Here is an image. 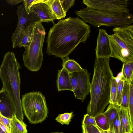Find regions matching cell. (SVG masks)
Here are the masks:
<instances>
[{
    "mask_svg": "<svg viewBox=\"0 0 133 133\" xmlns=\"http://www.w3.org/2000/svg\"><path fill=\"white\" fill-rule=\"evenodd\" d=\"M97 126L102 130L108 131L110 129V125L108 119L103 113L95 117Z\"/></svg>",
    "mask_w": 133,
    "mask_h": 133,
    "instance_id": "cell-23",
    "label": "cell"
},
{
    "mask_svg": "<svg viewBox=\"0 0 133 133\" xmlns=\"http://www.w3.org/2000/svg\"><path fill=\"white\" fill-rule=\"evenodd\" d=\"M108 35L105 30L99 29L95 49L96 57L110 58L111 57V50Z\"/></svg>",
    "mask_w": 133,
    "mask_h": 133,
    "instance_id": "cell-12",
    "label": "cell"
},
{
    "mask_svg": "<svg viewBox=\"0 0 133 133\" xmlns=\"http://www.w3.org/2000/svg\"><path fill=\"white\" fill-rule=\"evenodd\" d=\"M24 0H7L6 1L9 4L14 5L17 4L19 3L23 2Z\"/></svg>",
    "mask_w": 133,
    "mask_h": 133,
    "instance_id": "cell-34",
    "label": "cell"
},
{
    "mask_svg": "<svg viewBox=\"0 0 133 133\" xmlns=\"http://www.w3.org/2000/svg\"><path fill=\"white\" fill-rule=\"evenodd\" d=\"M108 35L111 50V57L123 64L133 62V25L116 27Z\"/></svg>",
    "mask_w": 133,
    "mask_h": 133,
    "instance_id": "cell-4",
    "label": "cell"
},
{
    "mask_svg": "<svg viewBox=\"0 0 133 133\" xmlns=\"http://www.w3.org/2000/svg\"><path fill=\"white\" fill-rule=\"evenodd\" d=\"M74 116L73 112H66L59 114L56 118L55 120L62 125H69L71 121Z\"/></svg>",
    "mask_w": 133,
    "mask_h": 133,
    "instance_id": "cell-25",
    "label": "cell"
},
{
    "mask_svg": "<svg viewBox=\"0 0 133 133\" xmlns=\"http://www.w3.org/2000/svg\"><path fill=\"white\" fill-rule=\"evenodd\" d=\"M26 127L23 121L18 119L15 115L11 119L10 133H27Z\"/></svg>",
    "mask_w": 133,
    "mask_h": 133,
    "instance_id": "cell-17",
    "label": "cell"
},
{
    "mask_svg": "<svg viewBox=\"0 0 133 133\" xmlns=\"http://www.w3.org/2000/svg\"><path fill=\"white\" fill-rule=\"evenodd\" d=\"M121 72L124 79L133 83V62L123 64Z\"/></svg>",
    "mask_w": 133,
    "mask_h": 133,
    "instance_id": "cell-19",
    "label": "cell"
},
{
    "mask_svg": "<svg viewBox=\"0 0 133 133\" xmlns=\"http://www.w3.org/2000/svg\"><path fill=\"white\" fill-rule=\"evenodd\" d=\"M109 104L106 111L103 113L108 119L110 127L112 124L113 120L118 113L119 107H117L112 104Z\"/></svg>",
    "mask_w": 133,
    "mask_h": 133,
    "instance_id": "cell-21",
    "label": "cell"
},
{
    "mask_svg": "<svg viewBox=\"0 0 133 133\" xmlns=\"http://www.w3.org/2000/svg\"><path fill=\"white\" fill-rule=\"evenodd\" d=\"M128 0H83L87 7L119 15L130 13Z\"/></svg>",
    "mask_w": 133,
    "mask_h": 133,
    "instance_id": "cell-9",
    "label": "cell"
},
{
    "mask_svg": "<svg viewBox=\"0 0 133 133\" xmlns=\"http://www.w3.org/2000/svg\"><path fill=\"white\" fill-rule=\"evenodd\" d=\"M110 58H96L94 73L90 83V101L87 112L94 117L102 114L110 103L111 82L113 76L109 64Z\"/></svg>",
    "mask_w": 133,
    "mask_h": 133,
    "instance_id": "cell-2",
    "label": "cell"
},
{
    "mask_svg": "<svg viewBox=\"0 0 133 133\" xmlns=\"http://www.w3.org/2000/svg\"><path fill=\"white\" fill-rule=\"evenodd\" d=\"M0 116H2L1 114L0 113Z\"/></svg>",
    "mask_w": 133,
    "mask_h": 133,
    "instance_id": "cell-40",
    "label": "cell"
},
{
    "mask_svg": "<svg viewBox=\"0 0 133 133\" xmlns=\"http://www.w3.org/2000/svg\"><path fill=\"white\" fill-rule=\"evenodd\" d=\"M0 128L5 133H10L7 128L4 125L0 122Z\"/></svg>",
    "mask_w": 133,
    "mask_h": 133,
    "instance_id": "cell-35",
    "label": "cell"
},
{
    "mask_svg": "<svg viewBox=\"0 0 133 133\" xmlns=\"http://www.w3.org/2000/svg\"><path fill=\"white\" fill-rule=\"evenodd\" d=\"M85 23L93 26H101L119 27L131 25L133 23V16L131 14H117L87 7L75 12Z\"/></svg>",
    "mask_w": 133,
    "mask_h": 133,
    "instance_id": "cell-5",
    "label": "cell"
},
{
    "mask_svg": "<svg viewBox=\"0 0 133 133\" xmlns=\"http://www.w3.org/2000/svg\"><path fill=\"white\" fill-rule=\"evenodd\" d=\"M20 65L15 54L8 51L4 54L0 66V78L3 87L13 103L16 117L23 121L24 115L20 95Z\"/></svg>",
    "mask_w": 133,
    "mask_h": 133,
    "instance_id": "cell-3",
    "label": "cell"
},
{
    "mask_svg": "<svg viewBox=\"0 0 133 133\" xmlns=\"http://www.w3.org/2000/svg\"><path fill=\"white\" fill-rule=\"evenodd\" d=\"M128 108L131 122L133 124V83H129V96Z\"/></svg>",
    "mask_w": 133,
    "mask_h": 133,
    "instance_id": "cell-27",
    "label": "cell"
},
{
    "mask_svg": "<svg viewBox=\"0 0 133 133\" xmlns=\"http://www.w3.org/2000/svg\"><path fill=\"white\" fill-rule=\"evenodd\" d=\"M11 119L0 116V122L5 126L10 132L11 130Z\"/></svg>",
    "mask_w": 133,
    "mask_h": 133,
    "instance_id": "cell-32",
    "label": "cell"
},
{
    "mask_svg": "<svg viewBox=\"0 0 133 133\" xmlns=\"http://www.w3.org/2000/svg\"><path fill=\"white\" fill-rule=\"evenodd\" d=\"M62 65L69 74L83 70L80 65L74 59H70L68 57L62 59Z\"/></svg>",
    "mask_w": 133,
    "mask_h": 133,
    "instance_id": "cell-16",
    "label": "cell"
},
{
    "mask_svg": "<svg viewBox=\"0 0 133 133\" xmlns=\"http://www.w3.org/2000/svg\"><path fill=\"white\" fill-rule=\"evenodd\" d=\"M36 22L29 26L25 31L18 45L19 47H23L26 49L29 46L32 38L33 29Z\"/></svg>",
    "mask_w": 133,
    "mask_h": 133,
    "instance_id": "cell-18",
    "label": "cell"
},
{
    "mask_svg": "<svg viewBox=\"0 0 133 133\" xmlns=\"http://www.w3.org/2000/svg\"><path fill=\"white\" fill-rule=\"evenodd\" d=\"M116 78L118 79L117 82L116 106L119 107L122 101V95L123 89L124 79L121 72V75Z\"/></svg>",
    "mask_w": 133,
    "mask_h": 133,
    "instance_id": "cell-24",
    "label": "cell"
},
{
    "mask_svg": "<svg viewBox=\"0 0 133 133\" xmlns=\"http://www.w3.org/2000/svg\"><path fill=\"white\" fill-rule=\"evenodd\" d=\"M34 1L35 0H24L23 2L26 11L28 14L31 12L30 11V9Z\"/></svg>",
    "mask_w": 133,
    "mask_h": 133,
    "instance_id": "cell-33",
    "label": "cell"
},
{
    "mask_svg": "<svg viewBox=\"0 0 133 133\" xmlns=\"http://www.w3.org/2000/svg\"><path fill=\"white\" fill-rule=\"evenodd\" d=\"M112 124L115 133H122V126L118 112L113 120Z\"/></svg>",
    "mask_w": 133,
    "mask_h": 133,
    "instance_id": "cell-29",
    "label": "cell"
},
{
    "mask_svg": "<svg viewBox=\"0 0 133 133\" xmlns=\"http://www.w3.org/2000/svg\"><path fill=\"white\" fill-rule=\"evenodd\" d=\"M46 39V53L62 59L68 57L81 43H85L91 32L90 26L78 17L53 23Z\"/></svg>",
    "mask_w": 133,
    "mask_h": 133,
    "instance_id": "cell-1",
    "label": "cell"
},
{
    "mask_svg": "<svg viewBox=\"0 0 133 133\" xmlns=\"http://www.w3.org/2000/svg\"><path fill=\"white\" fill-rule=\"evenodd\" d=\"M75 98L83 102L90 93V74L87 69L69 74Z\"/></svg>",
    "mask_w": 133,
    "mask_h": 133,
    "instance_id": "cell-10",
    "label": "cell"
},
{
    "mask_svg": "<svg viewBox=\"0 0 133 133\" xmlns=\"http://www.w3.org/2000/svg\"><path fill=\"white\" fill-rule=\"evenodd\" d=\"M0 133H5L0 128Z\"/></svg>",
    "mask_w": 133,
    "mask_h": 133,
    "instance_id": "cell-38",
    "label": "cell"
},
{
    "mask_svg": "<svg viewBox=\"0 0 133 133\" xmlns=\"http://www.w3.org/2000/svg\"><path fill=\"white\" fill-rule=\"evenodd\" d=\"M0 113L3 116L12 119L15 115L12 101L6 92L0 90Z\"/></svg>",
    "mask_w": 133,
    "mask_h": 133,
    "instance_id": "cell-13",
    "label": "cell"
},
{
    "mask_svg": "<svg viewBox=\"0 0 133 133\" xmlns=\"http://www.w3.org/2000/svg\"><path fill=\"white\" fill-rule=\"evenodd\" d=\"M62 8L65 14L68 10L74 4L75 0H59Z\"/></svg>",
    "mask_w": 133,
    "mask_h": 133,
    "instance_id": "cell-30",
    "label": "cell"
},
{
    "mask_svg": "<svg viewBox=\"0 0 133 133\" xmlns=\"http://www.w3.org/2000/svg\"><path fill=\"white\" fill-rule=\"evenodd\" d=\"M101 130L103 133H108V131L104 130L102 129H101Z\"/></svg>",
    "mask_w": 133,
    "mask_h": 133,
    "instance_id": "cell-37",
    "label": "cell"
},
{
    "mask_svg": "<svg viewBox=\"0 0 133 133\" xmlns=\"http://www.w3.org/2000/svg\"><path fill=\"white\" fill-rule=\"evenodd\" d=\"M108 131V133H115L112 124L110 127V129Z\"/></svg>",
    "mask_w": 133,
    "mask_h": 133,
    "instance_id": "cell-36",
    "label": "cell"
},
{
    "mask_svg": "<svg viewBox=\"0 0 133 133\" xmlns=\"http://www.w3.org/2000/svg\"><path fill=\"white\" fill-rule=\"evenodd\" d=\"M83 133H103L101 129L97 126L82 124Z\"/></svg>",
    "mask_w": 133,
    "mask_h": 133,
    "instance_id": "cell-28",
    "label": "cell"
},
{
    "mask_svg": "<svg viewBox=\"0 0 133 133\" xmlns=\"http://www.w3.org/2000/svg\"><path fill=\"white\" fill-rule=\"evenodd\" d=\"M56 82L58 91L63 90L73 91L70 74L64 68L58 70Z\"/></svg>",
    "mask_w": 133,
    "mask_h": 133,
    "instance_id": "cell-14",
    "label": "cell"
},
{
    "mask_svg": "<svg viewBox=\"0 0 133 133\" xmlns=\"http://www.w3.org/2000/svg\"><path fill=\"white\" fill-rule=\"evenodd\" d=\"M46 33L42 23L36 22L32 39L23 54L24 65L29 70L38 71L43 61V47Z\"/></svg>",
    "mask_w": 133,
    "mask_h": 133,
    "instance_id": "cell-6",
    "label": "cell"
},
{
    "mask_svg": "<svg viewBox=\"0 0 133 133\" xmlns=\"http://www.w3.org/2000/svg\"><path fill=\"white\" fill-rule=\"evenodd\" d=\"M50 133H64L62 132H51Z\"/></svg>",
    "mask_w": 133,
    "mask_h": 133,
    "instance_id": "cell-39",
    "label": "cell"
},
{
    "mask_svg": "<svg viewBox=\"0 0 133 133\" xmlns=\"http://www.w3.org/2000/svg\"><path fill=\"white\" fill-rule=\"evenodd\" d=\"M129 96V83L124 79L123 91L122 95V101L120 107L128 108Z\"/></svg>",
    "mask_w": 133,
    "mask_h": 133,
    "instance_id": "cell-22",
    "label": "cell"
},
{
    "mask_svg": "<svg viewBox=\"0 0 133 133\" xmlns=\"http://www.w3.org/2000/svg\"><path fill=\"white\" fill-rule=\"evenodd\" d=\"M118 113L122 126V133H132L133 124L130 119L128 108L120 107Z\"/></svg>",
    "mask_w": 133,
    "mask_h": 133,
    "instance_id": "cell-15",
    "label": "cell"
},
{
    "mask_svg": "<svg viewBox=\"0 0 133 133\" xmlns=\"http://www.w3.org/2000/svg\"><path fill=\"white\" fill-rule=\"evenodd\" d=\"M16 13L18 22L16 29L12 33L11 38L13 48L18 46L25 31L28 27L35 22H40V19L34 12L28 14L26 12L23 3L17 8Z\"/></svg>",
    "mask_w": 133,
    "mask_h": 133,
    "instance_id": "cell-8",
    "label": "cell"
},
{
    "mask_svg": "<svg viewBox=\"0 0 133 133\" xmlns=\"http://www.w3.org/2000/svg\"><path fill=\"white\" fill-rule=\"evenodd\" d=\"M49 2L57 19H61L65 17L66 14L62 8L59 0H49Z\"/></svg>",
    "mask_w": 133,
    "mask_h": 133,
    "instance_id": "cell-20",
    "label": "cell"
},
{
    "mask_svg": "<svg viewBox=\"0 0 133 133\" xmlns=\"http://www.w3.org/2000/svg\"><path fill=\"white\" fill-rule=\"evenodd\" d=\"M82 124L84 125L97 126L95 117L90 116L88 113L84 116Z\"/></svg>",
    "mask_w": 133,
    "mask_h": 133,
    "instance_id": "cell-31",
    "label": "cell"
},
{
    "mask_svg": "<svg viewBox=\"0 0 133 133\" xmlns=\"http://www.w3.org/2000/svg\"><path fill=\"white\" fill-rule=\"evenodd\" d=\"M117 86V82L116 77L114 76L111 84L109 103L112 104L115 106L116 104Z\"/></svg>",
    "mask_w": 133,
    "mask_h": 133,
    "instance_id": "cell-26",
    "label": "cell"
},
{
    "mask_svg": "<svg viewBox=\"0 0 133 133\" xmlns=\"http://www.w3.org/2000/svg\"><path fill=\"white\" fill-rule=\"evenodd\" d=\"M23 111L31 124L41 123L48 117V109L44 96L39 91L26 93L22 96Z\"/></svg>",
    "mask_w": 133,
    "mask_h": 133,
    "instance_id": "cell-7",
    "label": "cell"
},
{
    "mask_svg": "<svg viewBox=\"0 0 133 133\" xmlns=\"http://www.w3.org/2000/svg\"><path fill=\"white\" fill-rule=\"evenodd\" d=\"M30 12H34L40 19V22L53 23L57 18L50 5L49 0H35L30 9Z\"/></svg>",
    "mask_w": 133,
    "mask_h": 133,
    "instance_id": "cell-11",
    "label": "cell"
}]
</instances>
